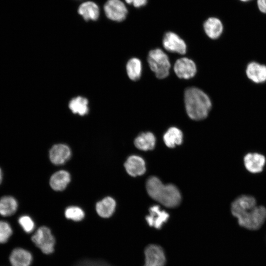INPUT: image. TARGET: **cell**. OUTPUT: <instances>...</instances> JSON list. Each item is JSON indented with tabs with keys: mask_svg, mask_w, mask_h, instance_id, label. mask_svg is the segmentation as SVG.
I'll list each match as a JSON object with an SVG mask.
<instances>
[{
	"mask_svg": "<svg viewBox=\"0 0 266 266\" xmlns=\"http://www.w3.org/2000/svg\"><path fill=\"white\" fill-rule=\"evenodd\" d=\"M70 181L69 173L66 170H60L54 173L50 179L51 187L55 191H63Z\"/></svg>",
	"mask_w": 266,
	"mask_h": 266,
	"instance_id": "d6986e66",
	"label": "cell"
},
{
	"mask_svg": "<svg viewBox=\"0 0 266 266\" xmlns=\"http://www.w3.org/2000/svg\"><path fill=\"white\" fill-rule=\"evenodd\" d=\"M124 166L128 173L132 176L141 175L146 170L144 160L138 156L129 157L125 163Z\"/></svg>",
	"mask_w": 266,
	"mask_h": 266,
	"instance_id": "5bb4252c",
	"label": "cell"
},
{
	"mask_svg": "<svg viewBox=\"0 0 266 266\" xmlns=\"http://www.w3.org/2000/svg\"><path fill=\"white\" fill-rule=\"evenodd\" d=\"M126 70L129 77L132 80H138L142 72V64L140 60L136 58L131 59L127 64Z\"/></svg>",
	"mask_w": 266,
	"mask_h": 266,
	"instance_id": "cb8c5ba5",
	"label": "cell"
},
{
	"mask_svg": "<svg viewBox=\"0 0 266 266\" xmlns=\"http://www.w3.org/2000/svg\"><path fill=\"white\" fill-rule=\"evenodd\" d=\"M19 224L27 233H30L34 228V223L32 219L28 215H23L18 219Z\"/></svg>",
	"mask_w": 266,
	"mask_h": 266,
	"instance_id": "83f0119b",
	"label": "cell"
},
{
	"mask_svg": "<svg viewBox=\"0 0 266 266\" xmlns=\"http://www.w3.org/2000/svg\"><path fill=\"white\" fill-rule=\"evenodd\" d=\"M33 257L31 253L20 248L14 249L9 257L12 266H30Z\"/></svg>",
	"mask_w": 266,
	"mask_h": 266,
	"instance_id": "9a60e30c",
	"label": "cell"
},
{
	"mask_svg": "<svg viewBox=\"0 0 266 266\" xmlns=\"http://www.w3.org/2000/svg\"><path fill=\"white\" fill-rule=\"evenodd\" d=\"M163 44L165 49L170 52L181 55L186 52L187 46L185 41L176 33L172 32L165 34Z\"/></svg>",
	"mask_w": 266,
	"mask_h": 266,
	"instance_id": "ba28073f",
	"label": "cell"
},
{
	"mask_svg": "<svg viewBox=\"0 0 266 266\" xmlns=\"http://www.w3.org/2000/svg\"><path fill=\"white\" fill-rule=\"evenodd\" d=\"M12 234V230L9 224L0 221V243H6Z\"/></svg>",
	"mask_w": 266,
	"mask_h": 266,
	"instance_id": "4316f807",
	"label": "cell"
},
{
	"mask_svg": "<svg viewBox=\"0 0 266 266\" xmlns=\"http://www.w3.org/2000/svg\"><path fill=\"white\" fill-rule=\"evenodd\" d=\"M115 207V200L110 197H107L97 203L96 209L100 216L102 218H108L114 212Z\"/></svg>",
	"mask_w": 266,
	"mask_h": 266,
	"instance_id": "ffe728a7",
	"label": "cell"
},
{
	"mask_svg": "<svg viewBox=\"0 0 266 266\" xmlns=\"http://www.w3.org/2000/svg\"><path fill=\"white\" fill-rule=\"evenodd\" d=\"M233 216L237 218L238 224L248 230L259 229L266 220V208L260 205L237 212Z\"/></svg>",
	"mask_w": 266,
	"mask_h": 266,
	"instance_id": "3957f363",
	"label": "cell"
},
{
	"mask_svg": "<svg viewBox=\"0 0 266 266\" xmlns=\"http://www.w3.org/2000/svg\"><path fill=\"white\" fill-rule=\"evenodd\" d=\"M147 61L150 69L159 79H164L169 75L170 63L167 55L161 49L151 50Z\"/></svg>",
	"mask_w": 266,
	"mask_h": 266,
	"instance_id": "277c9868",
	"label": "cell"
},
{
	"mask_svg": "<svg viewBox=\"0 0 266 266\" xmlns=\"http://www.w3.org/2000/svg\"><path fill=\"white\" fill-rule=\"evenodd\" d=\"M149 195L154 200L167 207L178 205L181 198L178 189L173 185H164L157 177L149 178L146 183Z\"/></svg>",
	"mask_w": 266,
	"mask_h": 266,
	"instance_id": "7a4b0ae2",
	"label": "cell"
},
{
	"mask_svg": "<svg viewBox=\"0 0 266 266\" xmlns=\"http://www.w3.org/2000/svg\"><path fill=\"white\" fill-rule=\"evenodd\" d=\"M256 199L249 195H241L237 198L231 205L232 214L237 212L251 209L257 205Z\"/></svg>",
	"mask_w": 266,
	"mask_h": 266,
	"instance_id": "e0dca14e",
	"label": "cell"
},
{
	"mask_svg": "<svg viewBox=\"0 0 266 266\" xmlns=\"http://www.w3.org/2000/svg\"><path fill=\"white\" fill-rule=\"evenodd\" d=\"M17 208V201L13 197L4 196L0 199V215L1 216H11L16 211Z\"/></svg>",
	"mask_w": 266,
	"mask_h": 266,
	"instance_id": "7402d4cb",
	"label": "cell"
},
{
	"mask_svg": "<svg viewBox=\"0 0 266 266\" xmlns=\"http://www.w3.org/2000/svg\"><path fill=\"white\" fill-rule=\"evenodd\" d=\"M69 107L73 113L83 116L89 111L88 101L83 97H78L70 100Z\"/></svg>",
	"mask_w": 266,
	"mask_h": 266,
	"instance_id": "d4e9b609",
	"label": "cell"
},
{
	"mask_svg": "<svg viewBox=\"0 0 266 266\" xmlns=\"http://www.w3.org/2000/svg\"><path fill=\"white\" fill-rule=\"evenodd\" d=\"M143 266H145V265H143Z\"/></svg>",
	"mask_w": 266,
	"mask_h": 266,
	"instance_id": "d6a6232c",
	"label": "cell"
},
{
	"mask_svg": "<svg viewBox=\"0 0 266 266\" xmlns=\"http://www.w3.org/2000/svg\"><path fill=\"white\" fill-rule=\"evenodd\" d=\"M203 29L209 38L216 39L222 34L223 25L219 19L216 17H209L204 22Z\"/></svg>",
	"mask_w": 266,
	"mask_h": 266,
	"instance_id": "2e32d148",
	"label": "cell"
},
{
	"mask_svg": "<svg viewBox=\"0 0 266 266\" xmlns=\"http://www.w3.org/2000/svg\"><path fill=\"white\" fill-rule=\"evenodd\" d=\"M32 240L44 254H51L54 250L55 238L47 227H40L32 236Z\"/></svg>",
	"mask_w": 266,
	"mask_h": 266,
	"instance_id": "5b68a950",
	"label": "cell"
},
{
	"mask_svg": "<svg viewBox=\"0 0 266 266\" xmlns=\"http://www.w3.org/2000/svg\"><path fill=\"white\" fill-rule=\"evenodd\" d=\"M71 156L69 147L64 144L54 145L49 152L51 162L55 165H59L66 162Z\"/></svg>",
	"mask_w": 266,
	"mask_h": 266,
	"instance_id": "4fadbf2b",
	"label": "cell"
},
{
	"mask_svg": "<svg viewBox=\"0 0 266 266\" xmlns=\"http://www.w3.org/2000/svg\"><path fill=\"white\" fill-rule=\"evenodd\" d=\"M184 102L188 115L194 120H200L206 118L212 106L211 100L207 94L196 87L186 89Z\"/></svg>",
	"mask_w": 266,
	"mask_h": 266,
	"instance_id": "6da1fadb",
	"label": "cell"
},
{
	"mask_svg": "<svg viewBox=\"0 0 266 266\" xmlns=\"http://www.w3.org/2000/svg\"><path fill=\"white\" fill-rule=\"evenodd\" d=\"M240 0L241 1H243V2H247V1H250L251 0Z\"/></svg>",
	"mask_w": 266,
	"mask_h": 266,
	"instance_id": "1f68e13d",
	"label": "cell"
},
{
	"mask_svg": "<svg viewBox=\"0 0 266 266\" xmlns=\"http://www.w3.org/2000/svg\"><path fill=\"white\" fill-rule=\"evenodd\" d=\"M257 4L259 10L266 14V0H257Z\"/></svg>",
	"mask_w": 266,
	"mask_h": 266,
	"instance_id": "f546056e",
	"label": "cell"
},
{
	"mask_svg": "<svg viewBox=\"0 0 266 266\" xmlns=\"http://www.w3.org/2000/svg\"><path fill=\"white\" fill-rule=\"evenodd\" d=\"M246 169L251 173H257L263 170L266 164L265 157L258 153H249L243 159Z\"/></svg>",
	"mask_w": 266,
	"mask_h": 266,
	"instance_id": "7c38bea8",
	"label": "cell"
},
{
	"mask_svg": "<svg viewBox=\"0 0 266 266\" xmlns=\"http://www.w3.org/2000/svg\"><path fill=\"white\" fill-rule=\"evenodd\" d=\"M174 71L180 78L188 79L193 77L197 72L195 63L187 58H181L175 63Z\"/></svg>",
	"mask_w": 266,
	"mask_h": 266,
	"instance_id": "9c48e42d",
	"label": "cell"
},
{
	"mask_svg": "<svg viewBox=\"0 0 266 266\" xmlns=\"http://www.w3.org/2000/svg\"><path fill=\"white\" fill-rule=\"evenodd\" d=\"M144 265L146 266H165L166 263L165 252L159 245H148L144 249Z\"/></svg>",
	"mask_w": 266,
	"mask_h": 266,
	"instance_id": "8992f818",
	"label": "cell"
},
{
	"mask_svg": "<svg viewBox=\"0 0 266 266\" xmlns=\"http://www.w3.org/2000/svg\"><path fill=\"white\" fill-rule=\"evenodd\" d=\"M128 4H133L137 8L144 6L147 2V0H125Z\"/></svg>",
	"mask_w": 266,
	"mask_h": 266,
	"instance_id": "f1b7e54d",
	"label": "cell"
},
{
	"mask_svg": "<svg viewBox=\"0 0 266 266\" xmlns=\"http://www.w3.org/2000/svg\"><path fill=\"white\" fill-rule=\"evenodd\" d=\"M183 140L182 132L176 127L170 128L164 135V140L166 145L170 148H173L180 145Z\"/></svg>",
	"mask_w": 266,
	"mask_h": 266,
	"instance_id": "603a6c76",
	"label": "cell"
},
{
	"mask_svg": "<svg viewBox=\"0 0 266 266\" xmlns=\"http://www.w3.org/2000/svg\"><path fill=\"white\" fill-rule=\"evenodd\" d=\"M103 8L106 17L114 21H124L128 14L126 5L120 0H108Z\"/></svg>",
	"mask_w": 266,
	"mask_h": 266,
	"instance_id": "52a82bcc",
	"label": "cell"
},
{
	"mask_svg": "<svg viewBox=\"0 0 266 266\" xmlns=\"http://www.w3.org/2000/svg\"><path fill=\"white\" fill-rule=\"evenodd\" d=\"M2 179V173L1 168H0V184L1 183Z\"/></svg>",
	"mask_w": 266,
	"mask_h": 266,
	"instance_id": "4dcf8cb0",
	"label": "cell"
},
{
	"mask_svg": "<svg viewBox=\"0 0 266 266\" xmlns=\"http://www.w3.org/2000/svg\"><path fill=\"white\" fill-rule=\"evenodd\" d=\"M169 216L168 213L162 210L159 206L154 205L149 208V214L145 219L150 227L160 230L167 221Z\"/></svg>",
	"mask_w": 266,
	"mask_h": 266,
	"instance_id": "30bf717a",
	"label": "cell"
},
{
	"mask_svg": "<svg viewBox=\"0 0 266 266\" xmlns=\"http://www.w3.org/2000/svg\"><path fill=\"white\" fill-rule=\"evenodd\" d=\"M65 216L68 219L74 221H80L82 220L85 216L83 210L77 206H69L65 211Z\"/></svg>",
	"mask_w": 266,
	"mask_h": 266,
	"instance_id": "484cf974",
	"label": "cell"
},
{
	"mask_svg": "<svg viewBox=\"0 0 266 266\" xmlns=\"http://www.w3.org/2000/svg\"><path fill=\"white\" fill-rule=\"evenodd\" d=\"M78 13L86 21H96L99 17L100 9L98 5L93 1L82 3L78 9Z\"/></svg>",
	"mask_w": 266,
	"mask_h": 266,
	"instance_id": "ac0fdd59",
	"label": "cell"
},
{
	"mask_svg": "<svg viewBox=\"0 0 266 266\" xmlns=\"http://www.w3.org/2000/svg\"><path fill=\"white\" fill-rule=\"evenodd\" d=\"M247 78L253 83L262 84L266 82V65L253 61L249 63L246 67Z\"/></svg>",
	"mask_w": 266,
	"mask_h": 266,
	"instance_id": "8fae6325",
	"label": "cell"
},
{
	"mask_svg": "<svg viewBox=\"0 0 266 266\" xmlns=\"http://www.w3.org/2000/svg\"><path fill=\"white\" fill-rule=\"evenodd\" d=\"M156 138L151 132L143 133L138 135L134 140L135 147L141 150L153 149L155 145Z\"/></svg>",
	"mask_w": 266,
	"mask_h": 266,
	"instance_id": "44dd1931",
	"label": "cell"
}]
</instances>
